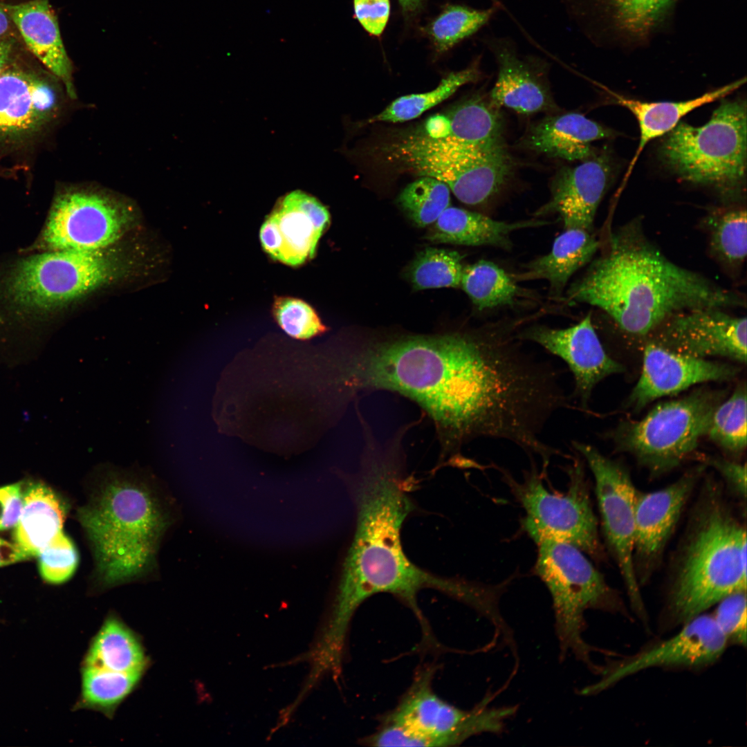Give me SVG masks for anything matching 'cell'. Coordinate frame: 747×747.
I'll return each instance as SVG.
<instances>
[{
  "mask_svg": "<svg viewBox=\"0 0 747 747\" xmlns=\"http://www.w3.org/2000/svg\"><path fill=\"white\" fill-rule=\"evenodd\" d=\"M572 445L591 470L605 538L619 569L631 609L645 622L646 609L634 564L638 490L623 465L589 444L574 441Z\"/></svg>",
  "mask_w": 747,
  "mask_h": 747,
  "instance_id": "obj_13",
  "label": "cell"
},
{
  "mask_svg": "<svg viewBox=\"0 0 747 747\" xmlns=\"http://www.w3.org/2000/svg\"><path fill=\"white\" fill-rule=\"evenodd\" d=\"M23 506L20 483L0 488V531L15 526Z\"/></svg>",
  "mask_w": 747,
  "mask_h": 747,
  "instance_id": "obj_45",
  "label": "cell"
},
{
  "mask_svg": "<svg viewBox=\"0 0 747 747\" xmlns=\"http://www.w3.org/2000/svg\"><path fill=\"white\" fill-rule=\"evenodd\" d=\"M498 65V75L490 94L495 107H504L522 114L558 109L543 73L531 61L520 58L505 41L490 43Z\"/></svg>",
  "mask_w": 747,
  "mask_h": 747,
  "instance_id": "obj_24",
  "label": "cell"
},
{
  "mask_svg": "<svg viewBox=\"0 0 747 747\" xmlns=\"http://www.w3.org/2000/svg\"><path fill=\"white\" fill-rule=\"evenodd\" d=\"M690 516L663 612V628L681 626L727 596L746 591V531L722 488L706 480Z\"/></svg>",
  "mask_w": 747,
  "mask_h": 747,
  "instance_id": "obj_4",
  "label": "cell"
},
{
  "mask_svg": "<svg viewBox=\"0 0 747 747\" xmlns=\"http://www.w3.org/2000/svg\"><path fill=\"white\" fill-rule=\"evenodd\" d=\"M426 238L433 242L463 246H512L510 236L521 229L546 225L545 221L506 222L460 208L448 207L433 223Z\"/></svg>",
  "mask_w": 747,
  "mask_h": 747,
  "instance_id": "obj_28",
  "label": "cell"
},
{
  "mask_svg": "<svg viewBox=\"0 0 747 747\" xmlns=\"http://www.w3.org/2000/svg\"><path fill=\"white\" fill-rule=\"evenodd\" d=\"M746 100H723L702 126L681 121L664 136L660 158L683 181L734 191L746 176Z\"/></svg>",
  "mask_w": 747,
  "mask_h": 747,
  "instance_id": "obj_6",
  "label": "cell"
},
{
  "mask_svg": "<svg viewBox=\"0 0 747 747\" xmlns=\"http://www.w3.org/2000/svg\"><path fill=\"white\" fill-rule=\"evenodd\" d=\"M83 665L143 674L147 658L138 636L122 621L111 616L91 643Z\"/></svg>",
  "mask_w": 747,
  "mask_h": 747,
  "instance_id": "obj_31",
  "label": "cell"
},
{
  "mask_svg": "<svg viewBox=\"0 0 747 747\" xmlns=\"http://www.w3.org/2000/svg\"><path fill=\"white\" fill-rule=\"evenodd\" d=\"M704 467L685 472L667 486L653 492H636L634 564L641 587L658 569L670 541Z\"/></svg>",
  "mask_w": 747,
  "mask_h": 747,
  "instance_id": "obj_16",
  "label": "cell"
},
{
  "mask_svg": "<svg viewBox=\"0 0 747 747\" xmlns=\"http://www.w3.org/2000/svg\"><path fill=\"white\" fill-rule=\"evenodd\" d=\"M330 224L326 208L303 192L278 201L260 229L261 246L270 257L288 266L312 259L319 239Z\"/></svg>",
  "mask_w": 747,
  "mask_h": 747,
  "instance_id": "obj_19",
  "label": "cell"
},
{
  "mask_svg": "<svg viewBox=\"0 0 747 747\" xmlns=\"http://www.w3.org/2000/svg\"><path fill=\"white\" fill-rule=\"evenodd\" d=\"M12 48V42L11 40L3 37L0 38V73L6 68L5 66L11 55Z\"/></svg>",
  "mask_w": 747,
  "mask_h": 747,
  "instance_id": "obj_48",
  "label": "cell"
},
{
  "mask_svg": "<svg viewBox=\"0 0 747 747\" xmlns=\"http://www.w3.org/2000/svg\"><path fill=\"white\" fill-rule=\"evenodd\" d=\"M273 313L282 329L295 339H310L326 331L314 309L299 299L277 298L273 305Z\"/></svg>",
  "mask_w": 747,
  "mask_h": 747,
  "instance_id": "obj_41",
  "label": "cell"
},
{
  "mask_svg": "<svg viewBox=\"0 0 747 747\" xmlns=\"http://www.w3.org/2000/svg\"><path fill=\"white\" fill-rule=\"evenodd\" d=\"M403 474L401 448L376 442L365 445L353 486L356 528L338 588V625L342 636L360 605L379 593L403 600L421 623L424 619L417 596L423 589L441 591L479 612L491 602V586L433 575L406 556L400 529L414 506L404 488Z\"/></svg>",
  "mask_w": 747,
  "mask_h": 747,
  "instance_id": "obj_2",
  "label": "cell"
},
{
  "mask_svg": "<svg viewBox=\"0 0 747 747\" xmlns=\"http://www.w3.org/2000/svg\"><path fill=\"white\" fill-rule=\"evenodd\" d=\"M78 518L93 549L104 586L131 580L152 564L167 518L142 482L111 471Z\"/></svg>",
  "mask_w": 747,
  "mask_h": 747,
  "instance_id": "obj_5",
  "label": "cell"
},
{
  "mask_svg": "<svg viewBox=\"0 0 747 747\" xmlns=\"http://www.w3.org/2000/svg\"><path fill=\"white\" fill-rule=\"evenodd\" d=\"M65 509L55 493L45 485L31 484L23 493V506L15 525V544L29 557L37 555L62 532Z\"/></svg>",
  "mask_w": 747,
  "mask_h": 747,
  "instance_id": "obj_30",
  "label": "cell"
},
{
  "mask_svg": "<svg viewBox=\"0 0 747 747\" xmlns=\"http://www.w3.org/2000/svg\"><path fill=\"white\" fill-rule=\"evenodd\" d=\"M726 393L698 389L656 405L643 418L625 422L615 433L618 448L629 452L653 476L677 468L706 436L712 414Z\"/></svg>",
  "mask_w": 747,
  "mask_h": 747,
  "instance_id": "obj_9",
  "label": "cell"
},
{
  "mask_svg": "<svg viewBox=\"0 0 747 747\" xmlns=\"http://www.w3.org/2000/svg\"><path fill=\"white\" fill-rule=\"evenodd\" d=\"M142 673H124L83 665L80 707L112 716L135 689Z\"/></svg>",
  "mask_w": 747,
  "mask_h": 747,
  "instance_id": "obj_35",
  "label": "cell"
},
{
  "mask_svg": "<svg viewBox=\"0 0 747 747\" xmlns=\"http://www.w3.org/2000/svg\"><path fill=\"white\" fill-rule=\"evenodd\" d=\"M728 644L712 616L704 613L681 625L672 636L602 667L598 681L583 688L582 694L599 693L628 676L651 668L699 669L709 666L721 657Z\"/></svg>",
  "mask_w": 747,
  "mask_h": 747,
  "instance_id": "obj_15",
  "label": "cell"
},
{
  "mask_svg": "<svg viewBox=\"0 0 747 747\" xmlns=\"http://www.w3.org/2000/svg\"><path fill=\"white\" fill-rule=\"evenodd\" d=\"M116 261L103 251L53 250L23 261L8 292L28 310H48L77 299L112 280Z\"/></svg>",
  "mask_w": 747,
  "mask_h": 747,
  "instance_id": "obj_12",
  "label": "cell"
},
{
  "mask_svg": "<svg viewBox=\"0 0 747 747\" xmlns=\"http://www.w3.org/2000/svg\"><path fill=\"white\" fill-rule=\"evenodd\" d=\"M712 254L725 266L737 268L747 254V220L745 208L713 212L706 220Z\"/></svg>",
  "mask_w": 747,
  "mask_h": 747,
  "instance_id": "obj_36",
  "label": "cell"
},
{
  "mask_svg": "<svg viewBox=\"0 0 747 747\" xmlns=\"http://www.w3.org/2000/svg\"><path fill=\"white\" fill-rule=\"evenodd\" d=\"M335 373L345 404L382 390L418 405L434 425L443 459L450 461L474 439L508 437L530 388L522 351L497 326L354 344L340 354Z\"/></svg>",
  "mask_w": 747,
  "mask_h": 747,
  "instance_id": "obj_1",
  "label": "cell"
},
{
  "mask_svg": "<svg viewBox=\"0 0 747 747\" xmlns=\"http://www.w3.org/2000/svg\"><path fill=\"white\" fill-rule=\"evenodd\" d=\"M430 140H446L489 152L506 148L498 108L474 97L425 120L410 133Z\"/></svg>",
  "mask_w": 747,
  "mask_h": 747,
  "instance_id": "obj_23",
  "label": "cell"
},
{
  "mask_svg": "<svg viewBox=\"0 0 747 747\" xmlns=\"http://www.w3.org/2000/svg\"><path fill=\"white\" fill-rule=\"evenodd\" d=\"M50 82L16 67L0 73V139L38 130L55 114L57 90Z\"/></svg>",
  "mask_w": 747,
  "mask_h": 747,
  "instance_id": "obj_22",
  "label": "cell"
},
{
  "mask_svg": "<svg viewBox=\"0 0 747 747\" xmlns=\"http://www.w3.org/2000/svg\"><path fill=\"white\" fill-rule=\"evenodd\" d=\"M739 371L731 364L680 354L652 342L645 348L641 374L627 404L638 412L657 398L699 383L730 380Z\"/></svg>",
  "mask_w": 747,
  "mask_h": 747,
  "instance_id": "obj_20",
  "label": "cell"
},
{
  "mask_svg": "<svg viewBox=\"0 0 747 747\" xmlns=\"http://www.w3.org/2000/svg\"><path fill=\"white\" fill-rule=\"evenodd\" d=\"M405 171L436 178L461 202L470 205L491 199L507 182L514 161L506 148L482 151L446 140L407 135L389 149Z\"/></svg>",
  "mask_w": 747,
  "mask_h": 747,
  "instance_id": "obj_10",
  "label": "cell"
},
{
  "mask_svg": "<svg viewBox=\"0 0 747 747\" xmlns=\"http://www.w3.org/2000/svg\"><path fill=\"white\" fill-rule=\"evenodd\" d=\"M11 22L12 21L4 6L0 4V38L3 37L9 32Z\"/></svg>",
  "mask_w": 747,
  "mask_h": 747,
  "instance_id": "obj_49",
  "label": "cell"
},
{
  "mask_svg": "<svg viewBox=\"0 0 747 747\" xmlns=\"http://www.w3.org/2000/svg\"><path fill=\"white\" fill-rule=\"evenodd\" d=\"M39 573L51 584L68 580L78 564V554L71 540L62 531L37 554Z\"/></svg>",
  "mask_w": 747,
  "mask_h": 747,
  "instance_id": "obj_42",
  "label": "cell"
},
{
  "mask_svg": "<svg viewBox=\"0 0 747 747\" xmlns=\"http://www.w3.org/2000/svg\"><path fill=\"white\" fill-rule=\"evenodd\" d=\"M129 206L95 188L70 190L55 200L43 234L52 250L99 252L121 235Z\"/></svg>",
  "mask_w": 747,
  "mask_h": 747,
  "instance_id": "obj_14",
  "label": "cell"
},
{
  "mask_svg": "<svg viewBox=\"0 0 747 747\" xmlns=\"http://www.w3.org/2000/svg\"><path fill=\"white\" fill-rule=\"evenodd\" d=\"M535 543L538 551L535 571L551 596L560 654L564 657L571 652L593 672L600 673L601 667L591 660L594 648L582 638L584 613L589 609L620 611V597L578 547L548 538Z\"/></svg>",
  "mask_w": 747,
  "mask_h": 747,
  "instance_id": "obj_7",
  "label": "cell"
},
{
  "mask_svg": "<svg viewBox=\"0 0 747 747\" xmlns=\"http://www.w3.org/2000/svg\"><path fill=\"white\" fill-rule=\"evenodd\" d=\"M574 20L596 1L609 7L616 25L629 36L647 35L674 0H562Z\"/></svg>",
  "mask_w": 747,
  "mask_h": 747,
  "instance_id": "obj_34",
  "label": "cell"
},
{
  "mask_svg": "<svg viewBox=\"0 0 747 747\" xmlns=\"http://www.w3.org/2000/svg\"><path fill=\"white\" fill-rule=\"evenodd\" d=\"M463 257L453 250L428 248L421 251L409 268L415 290L460 287Z\"/></svg>",
  "mask_w": 747,
  "mask_h": 747,
  "instance_id": "obj_38",
  "label": "cell"
},
{
  "mask_svg": "<svg viewBox=\"0 0 747 747\" xmlns=\"http://www.w3.org/2000/svg\"><path fill=\"white\" fill-rule=\"evenodd\" d=\"M567 470L570 482L564 492L551 491L533 469L522 483L504 476L525 510L522 526L535 542L544 538L565 542L602 561L605 554L583 467L576 460Z\"/></svg>",
  "mask_w": 747,
  "mask_h": 747,
  "instance_id": "obj_11",
  "label": "cell"
},
{
  "mask_svg": "<svg viewBox=\"0 0 747 747\" xmlns=\"http://www.w3.org/2000/svg\"><path fill=\"white\" fill-rule=\"evenodd\" d=\"M28 557L15 543L12 544L0 537V567Z\"/></svg>",
  "mask_w": 747,
  "mask_h": 747,
  "instance_id": "obj_47",
  "label": "cell"
},
{
  "mask_svg": "<svg viewBox=\"0 0 747 747\" xmlns=\"http://www.w3.org/2000/svg\"><path fill=\"white\" fill-rule=\"evenodd\" d=\"M617 135L582 114L566 113L547 116L533 124L519 145L548 157L583 161L596 153L592 142Z\"/></svg>",
  "mask_w": 747,
  "mask_h": 747,
  "instance_id": "obj_25",
  "label": "cell"
},
{
  "mask_svg": "<svg viewBox=\"0 0 747 747\" xmlns=\"http://www.w3.org/2000/svg\"><path fill=\"white\" fill-rule=\"evenodd\" d=\"M708 465L712 466L723 477L731 490L740 499L746 497V465L724 458H712L708 460Z\"/></svg>",
  "mask_w": 747,
  "mask_h": 747,
  "instance_id": "obj_46",
  "label": "cell"
},
{
  "mask_svg": "<svg viewBox=\"0 0 747 747\" xmlns=\"http://www.w3.org/2000/svg\"><path fill=\"white\" fill-rule=\"evenodd\" d=\"M746 81V78L739 79L697 98L679 102L640 101L606 89L615 103L627 109L635 116L640 131L638 147L624 176L620 189L625 185L640 154L651 140L668 133L685 115L695 109L728 96L744 84Z\"/></svg>",
  "mask_w": 747,
  "mask_h": 747,
  "instance_id": "obj_27",
  "label": "cell"
},
{
  "mask_svg": "<svg viewBox=\"0 0 747 747\" xmlns=\"http://www.w3.org/2000/svg\"><path fill=\"white\" fill-rule=\"evenodd\" d=\"M600 242L592 234L580 228H568L554 241L550 252L528 263L517 280L544 279L551 293L560 295L571 276L586 265L597 252Z\"/></svg>",
  "mask_w": 747,
  "mask_h": 747,
  "instance_id": "obj_29",
  "label": "cell"
},
{
  "mask_svg": "<svg viewBox=\"0 0 747 747\" xmlns=\"http://www.w3.org/2000/svg\"><path fill=\"white\" fill-rule=\"evenodd\" d=\"M614 172V163L607 150L596 151L575 167L561 168L551 183L549 200L535 215H557L564 229L591 231L597 209Z\"/></svg>",
  "mask_w": 747,
  "mask_h": 747,
  "instance_id": "obj_21",
  "label": "cell"
},
{
  "mask_svg": "<svg viewBox=\"0 0 747 747\" xmlns=\"http://www.w3.org/2000/svg\"><path fill=\"white\" fill-rule=\"evenodd\" d=\"M723 310L701 308L678 313L657 328L659 333L653 342L685 356L723 357L745 364L746 318Z\"/></svg>",
  "mask_w": 747,
  "mask_h": 747,
  "instance_id": "obj_17",
  "label": "cell"
},
{
  "mask_svg": "<svg viewBox=\"0 0 747 747\" xmlns=\"http://www.w3.org/2000/svg\"><path fill=\"white\" fill-rule=\"evenodd\" d=\"M481 73L477 64L451 72L434 89L425 93L405 95L392 101L382 111L369 118L373 122H401L413 120L452 95L462 86L477 81Z\"/></svg>",
  "mask_w": 747,
  "mask_h": 747,
  "instance_id": "obj_32",
  "label": "cell"
},
{
  "mask_svg": "<svg viewBox=\"0 0 747 747\" xmlns=\"http://www.w3.org/2000/svg\"><path fill=\"white\" fill-rule=\"evenodd\" d=\"M746 591L734 592L716 605L713 619L728 643L746 645Z\"/></svg>",
  "mask_w": 747,
  "mask_h": 747,
  "instance_id": "obj_43",
  "label": "cell"
},
{
  "mask_svg": "<svg viewBox=\"0 0 747 747\" xmlns=\"http://www.w3.org/2000/svg\"><path fill=\"white\" fill-rule=\"evenodd\" d=\"M400 192L398 201L412 221L419 227L433 223L450 204L448 185L432 177L418 176Z\"/></svg>",
  "mask_w": 747,
  "mask_h": 747,
  "instance_id": "obj_39",
  "label": "cell"
},
{
  "mask_svg": "<svg viewBox=\"0 0 747 747\" xmlns=\"http://www.w3.org/2000/svg\"><path fill=\"white\" fill-rule=\"evenodd\" d=\"M495 8L475 10L462 6H448L427 28L436 50L444 53L484 26Z\"/></svg>",
  "mask_w": 747,
  "mask_h": 747,
  "instance_id": "obj_40",
  "label": "cell"
},
{
  "mask_svg": "<svg viewBox=\"0 0 747 747\" xmlns=\"http://www.w3.org/2000/svg\"><path fill=\"white\" fill-rule=\"evenodd\" d=\"M424 0H398L405 12H412L418 9Z\"/></svg>",
  "mask_w": 747,
  "mask_h": 747,
  "instance_id": "obj_50",
  "label": "cell"
},
{
  "mask_svg": "<svg viewBox=\"0 0 747 747\" xmlns=\"http://www.w3.org/2000/svg\"><path fill=\"white\" fill-rule=\"evenodd\" d=\"M746 385L740 384L714 409L706 433L710 439L732 456L746 448Z\"/></svg>",
  "mask_w": 747,
  "mask_h": 747,
  "instance_id": "obj_37",
  "label": "cell"
},
{
  "mask_svg": "<svg viewBox=\"0 0 747 747\" xmlns=\"http://www.w3.org/2000/svg\"><path fill=\"white\" fill-rule=\"evenodd\" d=\"M355 16L369 34L379 36L387 23L389 0H353Z\"/></svg>",
  "mask_w": 747,
  "mask_h": 747,
  "instance_id": "obj_44",
  "label": "cell"
},
{
  "mask_svg": "<svg viewBox=\"0 0 747 747\" xmlns=\"http://www.w3.org/2000/svg\"><path fill=\"white\" fill-rule=\"evenodd\" d=\"M460 287L479 311L513 304L520 293L513 277L486 260L464 266Z\"/></svg>",
  "mask_w": 747,
  "mask_h": 747,
  "instance_id": "obj_33",
  "label": "cell"
},
{
  "mask_svg": "<svg viewBox=\"0 0 747 747\" xmlns=\"http://www.w3.org/2000/svg\"><path fill=\"white\" fill-rule=\"evenodd\" d=\"M431 674H420L367 742L375 746H450L484 732H501L515 707L480 705L465 710L445 701L431 686Z\"/></svg>",
  "mask_w": 747,
  "mask_h": 747,
  "instance_id": "obj_8",
  "label": "cell"
},
{
  "mask_svg": "<svg viewBox=\"0 0 747 747\" xmlns=\"http://www.w3.org/2000/svg\"><path fill=\"white\" fill-rule=\"evenodd\" d=\"M570 302L596 306L624 331L645 335L670 317L701 308L745 306L740 295L667 259L632 221L567 291Z\"/></svg>",
  "mask_w": 747,
  "mask_h": 747,
  "instance_id": "obj_3",
  "label": "cell"
},
{
  "mask_svg": "<svg viewBox=\"0 0 747 747\" xmlns=\"http://www.w3.org/2000/svg\"><path fill=\"white\" fill-rule=\"evenodd\" d=\"M3 6L29 50L61 80L68 95L75 98L72 63L48 0H30Z\"/></svg>",
  "mask_w": 747,
  "mask_h": 747,
  "instance_id": "obj_26",
  "label": "cell"
},
{
  "mask_svg": "<svg viewBox=\"0 0 747 747\" xmlns=\"http://www.w3.org/2000/svg\"><path fill=\"white\" fill-rule=\"evenodd\" d=\"M535 342L563 360L574 379L573 395L586 409L593 389L606 377L625 371V367L605 351L588 314L578 323L564 329L544 325L529 327L517 335Z\"/></svg>",
  "mask_w": 747,
  "mask_h": 747,
  "instance_id": "obj_18",
  "label": "cell"
}]
</instances>
